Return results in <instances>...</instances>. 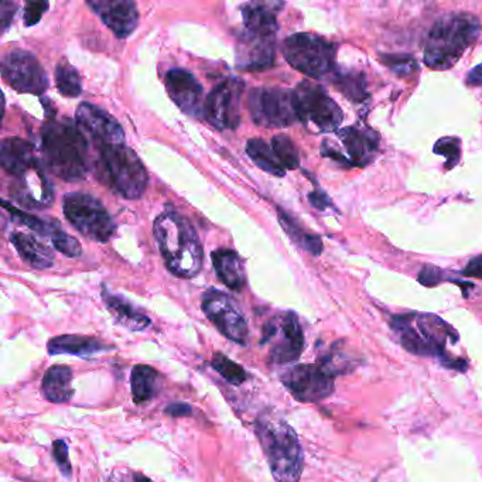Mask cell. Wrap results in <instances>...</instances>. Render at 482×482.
Listing matches in <instances>:
<instances>
[{"mask_svg": "<svg viewBox=\"0 0 482 482\" xmlns=\"http://www.w3.org/2000/svg\"><path fill=\"white\" fill-rule=\"evenodd\" d=\"M255 433L276 482H299L304 454L291 425L276 411L265 410L255 420Z\"/></svg>", "mask_w": 482, "mask_h": 482, "instance_id": "cell-3", "label": "cell"}, {"mask_svg": "<svg viewBox=\"0 0 482 482\" xmlns=\"http://www.w3.org/2000/svg\"><path fill=\"white\" fill-rule=\"evenodd\" d=\"M442 280L443 270L438 269V267L430 266V265L423 267L422 272L419 275V282L427 287L435 286V284L440 283Z\"/></svg>", "mask_w": 482, "mask_h": 482, "instance_id": "cell-42", "label": "cell"}, {"mask_svg": "<svg viewBox=\"0 0 482 482\" xmlns=\"http://www.w3.org/2000/svg\"><path fill=\"white\" fill-rule=\"evenodd\" d=\"M44 398L53 403H65L74 396L72 369L65 365H53L44 374L41 382Z\"/></svg>", "mask_w": 482, "mask_h": 482, "instance_id": "cell-25", "label": "cell"}, {"mask_svg": "<svg viewBox=\"0 0 482 482\" xmlns=\"http://www.w3.org/2000/svg\"><path fill=\"white\" fill-rule=\"evenodd\" d=\"M392 330L398 334L402 347L420 357L442 358L450 369L466 371L467 362L452 359L445 352L447 342H457L459 335L444 320L435 314H405L391 320Z\"/></svg>", "mask_w": 482, "mask_h": 482, "instance_id": "cell-4", "label": "cell"}, {"mask_svg": "<svg viewBox=\"0 0 482 482\" xmlns=\"http://www.w3.org/2000/svg\"><path fill=\"white\" fill-rule=\"evenodd\" d=\"M165 413L172 416V418H186L192 413L191 406L187 405V403H182V402H175L172 405L165 408Z\"/></svg>", "mask_w": 482, "mask_h": 482, "instance_id": "cell-43", "label": "cell"}, {"mask_svg": "<svg viewBox=\"0 0 482 482\" xmlns=\"http://www.w3.org/2000/svg\"><path fill=\"white\" fill-rule=\"evenodd\" d=\"M462 275L469 277H482V255L469 260L466 269L462 270Z\"/></svg>", "mask_w": 482, "mask_h": 482, "instance_id": "cell-46", "label": "cell"}, {"mask_svg": "<svg viewBox=\"0 0 482 482\" xmlns=\"http://www.w3.org/2000/svg\"><path fill=\"white\" fill-rule=\"evenodd\" d=\"M481 21L474 14L449 13L438 19L425 41V64L432 70H450L478 40Z\"/></svg>", "mask_w": 482, "mask_h": 482, "instance_id": "cell-5", "label": "cell"}, {"mask_svg": "<svg viewBox=\"0 0 482 482\" xmlns=\"http://www.w3.org/2000/svg\"><path fill=\"white\" fill-rule=\"evenodd\" d=\"M260 344H270L269 358L274 364L297 361L303 354L304 334L296 314L287 311L267 321Z\"/></svg>", "mask_w": 482, "mask_h": 482, "instance_id": "cell-11", "label": "cell"}, {"mask_svg": "<svg viewBox=\"0 0 482 482\" xmlns=\"http://www.w3.org/2000/svg\"><path fill=\"white\" fill-rule=\"evenodd\" d=\"M248 108L253 122L263 128H289L299 121L293 91L284 88H253Z\"/></svg>", "mask_w": 482, "mask_h": 482, "instance_id": "cell-10", "label": "cell"}, {"mask_svg": "<svg viewBox=\"0 0 482 482\" xmlns=\"http://www.w3.org/2000/svg\"><path fill=\"white\" fill-rule=\"evenodd\" d=\"M51 242L55 245L58 252L63 253L64 257L78 258L81 257V245L75 238L65 233L61 230L60 225L55 228V233L51 235Z\"/></svg>", "mask_w": 482, "mask_h": 482, "instance_id": "cell-38", "label": "cell"}, {"mask_svg": "<svg viewBox=\"0 0 482 482\" xmlns=\"http://www.w3.org/2000/svg\"><path fill=\"white\" fill-rule=\"evenodd\" d=\"M2 77L14 91L23 94L41 95L48 88L47 72L29 51H9L2 61Z\"/></svg>", "mask_w": 482, "mask_h": 482, "instance_id": "cell-15", "label": "cell"}, {"mask_svg": "<svg viewBox=\"0 0 482 482\" xmlns=\"http://www.w3.org/2000/svg\"><path fill=\"white\" fill-rule=\"evenodd\" d=\"M63 211L68 223L88 240L108 242L115 233L116 225L108 209L91 194L70 192L64 197Z\"/></svg>", "mask_w": 482, "mask_h": 482, "instance_id": "cell-8", "label": "cell"}, {"mask_svg": "<svg viewBox=\"0 0 482 482\" xmlns=\"http://www.w3.org/2000/svg\"><path fill=\"white\" fill-rule=\"evenodd\" d=\"M338 136L341 142L344 143L350 165L364 167L368 163H371L378 153L379 138L372 131L350 126V128L341 129Z\"/></svg>", "mask_w": 482, "mask_h": 482, "instance_id": "cell-21", "label": "cell"}, {"mask_svg": "<svg viewBox=\"0 0 482 482\" xmlns=\"http://www.w3.org/2000/svg\"><path fill=\"white\" fill-rule=\"evenodd\" d=\"M47 2H31V4H28V6L24 9V23H26V26L38 24L41 21L44 12L47 11Z\"/></svg>", "mask_w": 482, "mask_h": 482, "instance_id": "cell-41", "label": "cell"}, {"mask_svg": "<svg viewBox=\"0 0 482 482\" xmlns=\"http://www.w3.org/2000/svg\"><path fill=\"white\" fill-rule=\"evenodd\" d=\"M433 152L435 155L444 156L447 159L445 163V167L447 170H452L454 165H457V163L460 162V157H461V140L459 138H443L440 140H437L433 148Z\"/></svg>", "mask_w": 482, "mask_h": 482, "instance_id": "cell-37", "label": "cell"}, {"mask_svg": "<svg viewBox=\"0 0 482 482\" xmlns=\"http://www.w3.org/2000/svg\"><path fill=\"white\" fill-rule=\"evenodd\" d=\"M99 19L104 21L116 38H129L139 24L138 7L129 0H97L88 2Z\"/></svg>", "mask_w": 482, "mask_h": 482, "instance_id": "cell-20", "label": "cell"}, {"mask_svg": "<svg viewBox=\"0 0 482 482\" xmlns=\"http://www.w3.org/2000/svg\"><path fill=\"white\" fill-rule=\"evenodd\" d=\"M280 2H253L243 4V30L277 33V13L283 9Z\"/></svg>", "mask_w": 482, "mask_h": 482, "instance_id": "cell-24", "label": "cell"}, {"mask_svg": "<svg viewBox=\"0 0 482 482\" xmlns=\"http://www.w3.org/2000/svg\"><path fill=\"white\" fill-rule=\"evenodd\" d=\"M153 233L165 266L174 276L192 279L203 267V245L186 216L167 209L155 219Z\"/></svg>", "mask_w": 482, "mask_h": 482, "instance_id": "cell-2", "label": "cell"}, {"mask_svg": "<svg viewBox=\"0 0 482 482\" xmlns=\"http://www.w3.org/2000/svg\"><path fill=\"white\" fill-rule=\"evenodd\" d=\"M95 173L101 182L126 199L142 197L148 174L142 160L126 145L97 146Z\"/></svg>", "mask_w": 482, "mask_h": 482, "instance_id": "cell-6", "label": "cell"}, {"mask_svg": "<svg viewBox=\"0 0 482 482\" xmlns=\"http://www.w3.org/2000/svg\"><path fill=\"white\" fill-rule=\"evenodd\" d=\"M309 199H310V203L313 204L316 208L321 209H327L328 207H333V204H331V199H328L327 194L324 191H316L311 192L310 196H309Z\"/></svg>", "mask_w": 482, "mask_h": 482, "instance_id": "cell-45", "label": "cell"}, {"mask_svg": "<svg viewBox=\"0 0 482 482\" xmlns=\"http://www.w3.org/2000/svg\"><path fill=\"white\" fill-rule=\"evenodd\" d=\"M203 311L224 337L233 341L236 344H248L249 330L247 318L233 297L211 289L204 294Z\"/></svg>", "mask_w": 482, "mask_h": 482, "instance_id": "cell-14", "label": "cell"}, {"mask_svg": "<svg viewBox=\"0 0 482 482\" xmlns=\"http://www.w3.org/2000/svg\"><path fill=\"white\" fill-rule=\"evenodd\" d=\"M279 221L284 233L291 236V240L296 243L297 247L310 252L314 257H318L323 252V242H321L320 236L304 233L300 226L297 225L293 219L282 209H279Z\"/></svg>", "mask_w": 482, "mask_h": 482, "instance_id": "cell-31", "label": "cell"}, {"mask_svg": "<svg viewBox=\"0 0 482 482\" xmlns=\"http://www.w3.org/2000/svg\"><path fill=\"white\" fill-rule=\"evenodd\" d=\"M102 299L115 320L128 330L143 331L150 326V318L136 310L135 307L131 306L125 299L109 293L106 289L102 292Z\"/></svg>", "mask_w": 482, "mask_h": 482, "instance_id": "cell-29", "label": "cell"}, {"mask_svg": "<svg viewBox=\"0 0 482 482\" xmlns=\"http://www.w3.org/2000/svg\"><path fill=\"white\" fill-rule=\"evenodd\" d=\"M272 148L276 153L277 159L286 170H296L300 165V156L292 139L286 135H276L272 139Z\"/></svg>", "mask_w": 482, "mask_h": 482, "instance_id": "cell-35", "label": "cell"}, {"mask_svg": "<svg viewBox=\"0 0 482 482\" xmlns=\"http://www.w3.org/2000/svg\"><path fill=\"white\" fill-rule=\"evenodd\" d=\"M247 153L252 162L263 172L276 175V177H283L286 174V169L277 159L274 148L260 139H250L249 142L247 143Z\"/></svg>", "mask_w": 482, "mask_h": 482, "instance_id": "cell-30", "label": "cell"}, {"mask_svg": "<svg viewBox=\"0 0 482 482\" xmlns=\"http://www.w3.org/2000/svg\"><path fill=\"white\" fill-rule=\"evenodd\" d=\"M165 89L184 114L199 118L204 114V88L191 72L173 68L165 74Z\"/></svg>", "mask_w": 482, "mask_h": 482, "instance_id": "cell-18", "label": "cell"}, {"mask_svg": "<svg viewBox=\"0 0 482 482\" xmlns=\"http://www.w3.org/2000/svg\"><path fill=\"white\" fill-rule=\"evenodd\" d=\"M135 482H153L152 479L146 478V477L140 476V474H138V476H135Z\"/></svg>", "mask_w": 482, "mask_h": 482, "instance_id": "cell-48", "label": "cell"}, {"mask_svg": "<svg viewBox=\"0 0 482 482\" xmlns=\"http://www.w3.org/2000/svg\"><path fill=\"white\" fill-rule=\"evenodd\" d=\"M467 84L471 85V87H481L482 64L477 65V67L469 72V77H467Z\"/></svg>", "mask_w": 482, "mask_h": 482, "instance_id": "cell-47", "label": "cell"}, {"mask_svg": "<svg viewBox=\"0 0 482 482\" xmlns=\"http://www.w3.org/2000/svg\"><path fill=\"white\" fill-rule=\"evenodd\" d=\"M162 375L156 371L150 365H136L131 369V386L133 402L142 405L146 402L152 401L159 394L162 388Z\"/></svg>", "mask_w": 482, "mask_h": 482, "instance_id": "cell-28", "label": "cell"}, {"mask_svg": "<svg viewBox=\"0 0 482 482\" xmlns=\"http://www.w3.org/2000/svg\"><path fill=\"white\" fill-rule=\"evenodd\" d=\"M334 378L321 364H301L287 369L282 375V384L297 401L316 403L333 394Z\"/></svg>", "mask_w": 482, "mask_h": 482, "instance_id": "cell-13", "label": "cell"}, {"mask_svg": "<svg viewBox=\"0 0 482 482\" xmlns=\"http://www.w3.org/2000/svg\"><path fill=\"white\" fill-rule=\"evenodd\" d=\"M53 457L58 469L63 472V476H72V464L68 460V445L64 440H55L53 443Z\"/></svg>", "mask_w": 482, "mask_h": 482, "instance_id": "cell-40", "label": "cell"}, {"mask_svg": "<svg viewBox=\"0 0 482 482\" xmlns=\"http://www.w3.org/2000/svg\"><path fill=\"white\" fill-rule=\"evenodd\" d=\"M16 4H12V2H4V4H2V12H0L2 17H0V21H2L4 31H6L7 28L11 26L12 21H13L14 14H16Z\"/></svg>", "mask_w": 482, "mask_h": 482, "instance_id": "cell-44", "label": "cell"}, {"mask_svg": "<svg viewBox=\"0 0 482 482\" xmlns=\"http://www.w3.org/2000/svg\"><path fill=\"white\" fill-rule=\"evenodd\" d=\"M2 167L14 179L21 177L24 173L33 169L34 165L41 163L34 153L33 146L23 139H4L2 142V153H0Z\"/></svg>", "mask_w": 482, "mask_h": 482, "instance_id": "cell-22", "label": "cell"}, {"mask_svg": "<svg viewBox=\"0 0 482 482\" xmlns=\"http://www.w3.org/2000/svg\"><path fill=\"white\" fill-rule=\"evenodd\" d=\"M211 365L230 384L241 385L248 379L247 371L241 365L236 364L233 359L226 357V355H224L223 352H216L214 354Z\"/></svg>", "mask_w": 482, "mask_h": 482, "instance_id": "cell-34", "label": "cell"}, {"mask_svg": "<svg viewBox=\"0 0 482 482\" xmlns=\"http://www.w3.org/2000/svg\"><path fill=\"white\" fill-rule=\"evenodd\" d=\"M43 165L58 179L80 182L89 172V148L81 128L72 119H51L41 129Z\"/></svg>", "mask_w": 482, "mask_h": 482, "instance_id": "cell-1", "label": "cell"}, {"mask_svg": "<svg viewBox=\"0 0 482 482\" xmlns=\"http://www.w3.org/2000/svg\"><path fill=\"white\" fill-rule=\"evenodd\" d=\"M381 61L398 77H410L419 68L418 63L411 55H381Z\"/></svg>", "mask_w": 482, "mask_h": 482, "instance_id": "cell-36", "label": "cell"}, {"mask_svg": "<svg viewBox=\"0 0 482 482\" xmlns=\"http://www.w3.org/2000/svg\"><path fill=\"white\" fill-rule=\"evenodd\" d=\"M282 53L294 70L307 77L323 78L334 72L337 46L316 34H293L283 41Z\"/></svg>", "mask_w": 482, "mask_h": 482, "instance_id": "cell-7", "label": "cell"}, {"mask_svg": "<svg viewBox=\"0 0 482 482\" xmlns=\"http://www.w3.org/2000/svg\"><path fill=\"white\" fill-rule=\"evenodd\" d=\"M297 118L314 131H334L342 123V111L320 85L303 81L293 91Z\"/></svg>", "mask_w": 482, "mask_h": 482, "instance_id": "cell-9", "label": "cell"}, {"mask_svg": "<svg viewBox=\"0 0 482 482\" xmlns=\"http://www.w3.org/2000/svg\"><path fill=\"white\" fill-rule=\"evenodd\" d=\"M337 85L342 94L347 95L352 101H361L367 98L364 80L357 74H344L337 78Z\"/></svg>", "mask_w": 482, "mask_h": 482, "instance_id": "cell-39", "label": "cell"}, {"mask_svg": "<svg viewBox=\"0 0 482 482\" xmlns=\"http://www.w3.org/2000/svg\"><path fill=\"white\" fill-rule=\"evenodd\" d=\"M4 208L9 211L11 218L14 223L21 224V225L28 226L34 233H38L41 236H50L55 233L57 228V223H50V221H44V219L38 218L36 216H30V214L23 213L21 209L16 208V207L11 206L7 201H4Z\"/></svg>", "mask_w": 482, "mask_h": 482, "instance_id": "cell-33", "label": "cell"}, {"mask_svg": "<svg viewBox=\"0 0 482 482\" xmlns=\"http://www.w3.org/2000/svg\"><path fill=\"white\" fill-rule=\"evenodd\" d=\"M11 194L17 203L29 209H44L51 207L55 194L47 175L44 173L43 162L34 165L33 169L24 173L21 177H17Z\"/></svg>", "mask_w": 482, "mask_h": 482, "instance_id": "cell-19", "label": "cell"}, {"mask_svg": "<svg viewBox=\"0 0 482 482\" xmlns=\"http://www.w3.org/2000/svg\"><path fill=\"white\" fill-rule=\"evenodd\" d=\"M245 82L241 78H226L214 88L204 104V119L209 125L226 131L236 129L241 123V102Z\"/></svg>", "mask_w": 482, "mask_h": 482, "instance_id": "cell-12", "label": "cell"}, {"mask_svg": "<svg viewBox=\"0 0 482 482\" xmlns=\"http://www.w3.org/2000/svg\"><path fill=\"white\" fill-rule=\"evenodd\" d=\"M213 265L216 276L233 292H241L245 286V272L238 253L231 249H218L213 253Z\"/></svg>", "mask_w": 482, "mask_h": 482, "instance_id": "cell-27", "label": "cell"}, {"mask_svg": "<svg viewBox=\"0 0 482 482\" xmlns=\"http://www.w3.org/2000/svg\"><path fill=\"white\" fill-rule=\"evenodd\" d=\"M75 122L84 133L91 136L95 148L105 145H126L125 131L121 123L108 112L97 105H80L75 114Z\"/></svg>", "mask_w": 482, "mask_h": 482, "instance_id": "cell-16", "label": "cell"}, {"mask_svg": "<svg viewBox=\"0 0 482 482\" xmlns=\"http://www.w3.org/2000/svg\"><path fill=\"white\" fill-rule=\"evenodd\" d=\"M11 242L16 248L19 257L23 259V262L28 263L29 266L38 270L53 266L55 255L48 247L36 240L34 236L24 233H13L11 235Z\"/></svg>", "mask_w": 482, "mask_h": 482, "instance_id": "cell-26", "label": "cell"}, {"mask_svg": "<svg viewBox=\"0 0 482 482\" xmlns=\"http://www.w3.org/2000/svg\"><path fill=\"white\" fill-rule=\"evenodd\" d=\"M111 350V345L85 335H60L51 338L48 342V352L51 355L68 354L80 358H92Z\"/></svg>", "mask_w": 482, "mask_h": 482, "instance_id": "cell-23", "label": "cell"}, {"mask_svg": "<svg viewBox=\"0 0 482 482\" xmlns=\"http://www.w3.org/2000/svg\"><path fill=\"white\" fill-rule=\"evenodd\" d=\"M55 84L58 91L68 98H77L81 95V75L67 61H61L55 67Z\"/></svg>", "mask_w": 482, "mask_h": 482, "instance_id": "cell-32", "label": "cell"}, {"mask_svg": "<svg viewBox=\"0 0 482 482\" xmlns=\"http://www.w3.org/2000/svg\"><path fill=\"white\" fill-rule=\"evenodd\" d=\"M276 55V33L241 31L236 47V65L241 70L260 72L272 67Z\"/></svg>", "mask_w": 482, "mask_h": 482, "instance_id": "cell-17", "label": "cell"}]
</instances>
